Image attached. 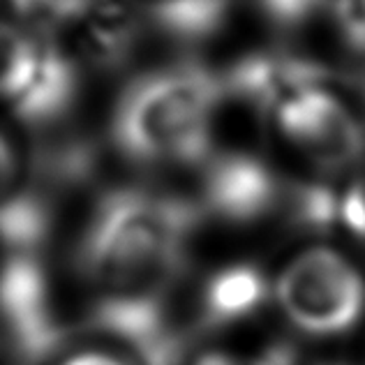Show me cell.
Listing matches in <instances>:
<instances>
[{"label": "cell", "instance_id": "obj_1", "mask_svg": "<svg viewBox=\"0 0 365 365\" xmlns=\"http://www.w3.org/2000/svg\"><path fill=\"white\" fill-rule=\"evenodd\" d=\"M204 222L195 199L118 185L93 204L74 247V271L91 292L86 314L160 299L187 275Z\"/></svg>", "mask_w": 365, "mask_h": 365}, {"label": "cell", "instance_id": "obj_2", "mask_svg": "<svg viewBox=\"0 0 365 365\" xmlns=\"http://www.w3.org/2000/svg\"><path fill=\"white\" fill-rule=\"evenodd\" d=\"M225 107L220 70L197 61L158 65L120 91L109 141L137 167H199L215 150Z\"/></svg>", "mask_w": 365, "mask_h": 365}, {"label": "cell", "instance_id": "obj_3", "mask_svg": "<svg viewBox=\"0 0 365 365\" xmlns=\"http://www.w3.org/2000/svg\"><path fill=\"white\" fill-rule=\"evenodd\" d=\"M273 294L287 319L314 338L347 333L365 314L363 275L331 247H312L289 262Z\"/></svg>", "mask_w": 365, "mask_h": 365}, {"label": "cell", "instance_id": "obj_4", "mask_svg": "<svg viewBox=\"0 0 365 365\" xmlns=\"http://www.w3.org/2000/svg\"><path fill=\"white\" fill-rule=\"evenodd\" d=\"M197 169L195 204L204 220L213 217L234 227L282 222L292 178H284L268 160L247 150L215 148Z\"/></svg>", "mask_w": 365, "mask_h": 365}, {"label": "cell", "instance_id": "obj_5", "mask_svg": "<svg viewBox=\"0 0 365 365\" xmlns=\"http://www.w3.org/2000/svg\"><path fill=\"white\" fill-rule=\"evenodd\" d=\"M273 118L282 137L322 174H340L365 158V118L326 86L294 95Z\"/></svg>", "mask_w": 365, "mask_h": 365}, {"label": "cell", "instance_id": "obj_6", "mask_svg": "<svg viewBox=\"0 0 365 365\" xmlns=\"http://www.w3.org/2000/svg\"><path fill=\"white\" fill-rule=\"evenodd\" d=\"M227 104H241L257 116H275L282 104L314 86H326L331 72L324 63L292 49L245 53L220 70Z\"/></svg>", "mask_w": 365, "mask_h": 365}, {"label": "cell", "instance_id": "obj_7", "mask_svg": "<svg viewBox=\"0 0 365 365\" xmlns=\"http://www.w3.org/2000/svg\"><path fill=\"white\" fill-rule=\"evenodd\" d=\"M83 93L81 65L61 44L44 37L42 61L26 93L12 102L16 120L37 137L61 132L79 107Z\"/></svg>", "mask_w": 365, "mask_h": 365}, {"label": "cell", "instance_id": "obj_8", "mask_svg": "<svg viewBox=\"0 0 365 365\" xmlns=\"http://www.w3.org/2000/svg\"><path fill=\"white\" fill-rule=\"evenodd\" d=\"M268 277L259 266L238 262L215 268L190 294L199 335L225 331L257 314L268 301Z\"/></svg>", "mask_w": 365, "mask_h": 365}, {"label": "cell", "instance_id": "obj_9", "mask_svg": "<svg viewBox=\"0 0 365 365\" xmlns=\"http://www.w3.org/2000/svg\"><path fill=\"white\" fill-rule=\"evenodd\" d=\"M232 0H155L148 7V26L176 46H201L222 31Z\"/></svg>", "mask_w": 365, "mask_h": 365}, {"label": "cell", "instance_id": "obj_10", "mask_svg": "<svg viewBox=\"0 0 365 365\" xmlns=\"http://www.w3.org/2000/svg\"><path fill=\"white\" fill-rule=\"evenodd\" d=\"M44 37L0 19V100L12 104L26 93L40 67Z\"/></svg>", "mask_w": 365, "mask_h": 365}, {"label": "cell", "instance_id": "obj_11", "mask_svg": "<svg viewBox=\"0 0 365 365\" xmlns=\"http://www.w3.org/2000/svg\"><path fill=\"white\" fill-rule=\"evenodd\" d=\"M102 0H9L12 9L37 28H58L88 19Z\"/></svg>", "mask_w": 365, "mask_h": 365}, {"label": "cell", "instance_id": "obj_12", "mask_svg": "<svg viewBox=\"0 0 365 365\" xmlns=\"http://www.w3.org/2000/svg\"><path fill=\"white\" fill-rule=\"evenodd\" d=\"M326 12L351 61L365 58V0H329Z\"/></svg>", "mask_w": 365, "mask_h": 365}, {"label": "cell", "instance_id": "obj_13", "mask_svg": "<svg viewBox=\"0 0 365 365\" xmlns=\"http://www.w3.org/2000/svg\"><path fill=\"white\" fill-rule=\"evenodd\" d=\"M255 3L259 12L268 19V24L282 31L303 28L329 7V0H255Z\"/></svg>", "mask_w": 365, "mask_h": 365}, {"label": "cell", "instance_id": "obj_14", "mask_svg": "<svg viewBox=\"0 0 365 365\" xmlns=\"http://www.w3.org/2000/svg\"><path fill=\"white\" fill-rule=\"evenodd\" d=\"M301 354L296 351L292 344L287 342H275L268 349H264L259 356L243 359L234 356L227 351H210L204 356H197L195 361H190V365H301Z\"/></svg>", "mask_w": 365, "mask_h": 365}, {"label": "cell", "instance_id": "obj_15", "mask_svg": "<svg viewBox=\"0 0 365 365\" xmlns=\"http://www.w3.org/2000/svg\"><path fill=\"white\" fill-rule=\"evenodd\" d=\"M340 222L365 245V169L340 199Z\"/></svg>", "mask_w": 365, "mask_h": 365}, {"label": "cell", "instance_id": "obj_16", "mask_svg": "<svg viewBox=\"0 0 365 365\" xmlns=\"http://www.w3.org/2000/svg\"><path fill=\"white\" fill-rule=\"evenodd\" d=\"M16 153L12 148V143L7 141V137L0 132V197L12 187V182L16 178Z\"/></svg>", "mask_w": 365, "mask_h": 365}, {"label": "cell", "instance_id": "obj_17", "mask_svg": "<svg viewBox=\"0 0 365 365\" xmlns=\"http://www.w3.org/2000/svg\"><path fill=\"white\" fill-rule=\"evenodd\" d=\"M61 365H132L128 359H120L116 354H109V351H81V354H74L67 361H63Z\"/></svg>", "mask_w": 365, "mask_h": 365}, {"label": "cell", "instance_id": "obj_18", "mask_svg": "<svg viewBox=\"0 0 365 365\" xmlns=\"http://www.w3.org/2000/svg\"><path fill=\"white\" fill-rule=\"evenodd\" d=\"M342 79L354 93H356V98L361 100V109L365 113V58L363 61H351L347 67H344Z\"/></svg>", "mask_w": 365, "mask_h": 365}, {"label": "cell", "instance_id": "obj_19", "mask_svg": "<svg viewBox=\"0 0 365 365\" xmlns=\"http://www.w3.org/2000/svg\"><path fill=\"white\" fill-rule=\"evenodd\" d=\"M301 365H342V363H307V361H301Z\"/></svg>", "mask_w": 365, "mask_h": 365}]
</instances>
